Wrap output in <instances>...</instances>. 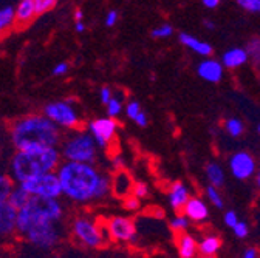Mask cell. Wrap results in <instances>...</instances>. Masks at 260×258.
<instances>
[{"instance_id": "6da1fadb", "label": "cell", "mask_w": 260, "mask_h": 258, "mask_svg": "<svg viewBox=\"0 0 260 258\" xmlns=\"http://www.w3.org/2000/svg\"><path fill=\"white\" fill-rule=\"evenodd\" d=\"M10 141L16 150L56 147L60 142V130L47 115H28L11 124Z\"/></svg>"}, {"instance_id": "7a4b0ae2", "label": "cell", "mask_w": 260, "mask_h": 258, "mask_svg": "<svg viewBox=\"0 0 260 258\" xmlns=\"http://www.w3.org/2000/svg\"><path fill=\"white\" fill-rule=\"evenodd\" d=\"M57 175L63 197L82 204L96 200V190L103 175L94 169L93 164L65 161L59 166Z\"/></svg>"}, {"instance_id": "3957f363", "label": "cell", "mask_w": 260, "mask_h": 258, "mask_svg": "<svg viewBox=\"0 0 260 258\" xmlns=\"http://www.w3.org/2000/svg\"><path fill=\"white\" fill-rule=\"evenodd\" d=\"M59 166L60 152L56 147L16 150L8 161V175L16 184H22L32 176L57 172Z\"/></svg>"}, {"instance_id": "277c9868", "label": "cell", "mask_w": 260, "mask_h": 258, "mask_svg": "<svg viewBox=\"0 0 260 258\" xmlns=\"http://www.w3.org/2000/svg\"><path fill=\"white\" fill-rule=\"evenodd\" d=\"M63 216L62 204L54 198L31 197L29 201L19 209L17 235L22 237L29 228L42 223H59Z\"/></svg>"}, {"instance_id": "5b68a950", "label": "cell", "mask_w": 260, "mask_h": 258, "mask_svg": "<svg viewBox=\"0 0 260 258\" xmlns=\"http://www.w3.org/2000/svg\"><path fill=\"white\" fill-rule=\"evenodd\" d=\"M72 234L81 246L88 249H100L109 238L106 226H100L87 216H79L73 221Z\"/></svg>"}, {"instance_id": "8992f818", "label": "cell", "mask_w": 260, "mask_h": 258, "mask_svg": "<svg viewBox=\"0 0 260 258\" xmlns=\"http://www.w3.org/2000/svg\"><path fill=\"white\" fill-rule=\"evenodd\" d=\"M60 153L65 161H76V163L93 164L96 161L98 144H96L93 135L79 133L76 136L69 138L62 144Z\"/></svg>"}, {"instance_id": "52a82bcc", "label": "cell", "mask_w": 260, "mask_h": 258, "mask_svg": "<svg viewBox=\"0 0 260 258\" xmlns=\"http://www.w3.org/2000/svg\"><path fill=\"white\" fill-rule=\"evenodd\" d=\"M31 197L39 198H60L62 197V186L57 172H50L44 175L32 176L20 184Z\"/></svg>"}, {"instance_id": "ba28073f", "label": "cell", "mask_w": 260, "mask_h": 258, "mask_svg": "<svg viewBox=\"0 0 260 258\" xmlns=\"http://www.w3.org/2000/svg\"><path fill=\"white\" fill-rule=\"evenodd\" d=\"M59 223H42L36 224L29 228L22 238L26 240L31 246H35L36 249L41 250H50L56 247L62 238L60 229H59Z\"/></svg>"}, {"instance_id": "9c48e42d", "label": "cell", "mask_w": 260, "mask_h": 258, "mask_svg": "<svg viewBox=\"0 0 260 258\" xmlns=\"http://www.w3.org/2000/svg\"><path fill=\"white\" fill-rule=\"evenodd\" d=\"M45 115L54 121L60 127H67V128H78L81 121L70 102L59 101V102H51L45 107Z\"/></svg>"}, {"instance_id": "30bf717a", "label": "cell", "mask_w": 260, "mask_h": 258, "mask_svg": "<svg viewBox=\"0 0 260 258\" xmlns=\"http://www.w3.org/2000/svg\"><path fill=\"white\" fill-rule=\"evenodd\" d=\"M109 238L116 243H127L132 241L137 235V226L135 221L125 218V216H113L106 224Z\"/></svg>"}, {"instance_id": "8fae6325", "label": "cell", "mask_w": 260, "mask_h": 258, "mask_svg": "<svg viewBox=\"0 0 260 258\" xmlns=\"http://www.w3.org/2000/svg\"><path fill=\"white\" fill-rule=\"evenodd\" d=\"M88 127L98 147L107 149L109 144L115 139V135L118 130V122L112 116H109V118H100V119L91 121Z\"/></svg>"}, {"instance_id": "7c38bea8", "label": "cell", "mask_w": 260, "mask_h": 258, "mask_svg": "<svg viewBox=\"0 0 260 258\" xmlns=\"http://www.w3.org/2000/svg\"><path fill=\"white\" fill-rule=\"evenodd\" d=\"M19 210L7 200L0 203V238H11L17 234Z\"/></svg>"}, {"instance_id": "4fadbf2b", "label": "cell", "mask_w": 260, "mask_h": 258, "mask_svg": "<svg viewBox=\"0 0 260 258\" xmlns=\"http://www.w3.org/2000/svg\"><path fill=\"white\" fill-rule=\"evenodd\" d=\"M230 169L237 179H248L255 172V161L248 152H237L230 158Z\"/></svg>"}, {"instance_id": "5bb4252c", "label": "cell", "mask_w": 260, "mask_h": 258, "mask_svg": "<svg viewBox=\"0 0 260 258\" xmlns=\"http://www.w3.org/2000/svg\"><path fill=\"white\" fill-rule=\"evenodd\" d=\"M134 186H135V182L125 169L115 170L113 178H112V193L116 198L124 200V198L130 197L132 195Z\"/></svg>"}, {"instance_id": "9a60e30c", "label": "cell", "mask_w": 260, "mask_h": 258, "mask_svg": "<svg viewBox=\"0 0 260 258\" xmlns=\"http://www.w3.org/2000/svg\"><path fill=\"white\" fill-rule=\"evenodd\" d=\"M38 16L35 0H20L16 7V26L25 28Z\"/></svg>"}, {"instance_id": "2e32d148", "label": "cell", "mask_w": 260, "mask_h": 258, "mask_svg": "<svg viewBox=\"0 0 260 258\" xmlns=\"http://www.w3.org/2000/svg\"><path fill=\"white\" fill-rule=\"evenodd\" d=\"M197 73L202 79L208 82H220L223 78V65L214 59H206L200 62V65L197 67Z\"/></svg>"}, {"instance_id": "e0dca14e", "label": "cell", "mask_w": 260, "mask_h": 258, "mask_svg": "<svg viewBox=\"0 0 260 258\" xmlns=\"http://www.w3.org/2000/svg\"><path fill=\"white\" fill-rule=\"evenodd\" d=\"M184 215L195 223H203L208 219V207L200 198H189V201L184 206Z\"/></svg>"}, {"instance_id": "ac0fdd59", "label": "cell", "mask_w": 260, "mask_h": 258, "mask_svg": "<svg viewBox=\"0 0 260 258\" xmlns=\"http://www.w3.org/2000/svg\"><path fill=\"white\" fill-rule=\"evenodd\" d=\"M189 201V192L183 182H174L169 192V204L174 210L180 212Z\"/></svg>"}, {"instance_id": "d6986e66", "label": "cell", "mask_w": 260, "mask_h": 258, "mask_svg": "<svg viewBox=\"0 0 260 258\" xmlns=\"http://www.w3.org/2000/svg\"><path fill=\"white\" fill-rule=\"evenodd\" d=\"M248 60V53L242 48H231L223 54V65L226 68L242 67Z\"/></svg>"}, {"instance_id": "ffe728a7", "label": "cell", "mask_w": 260, "mask_h": 258, "mask_svg": "<svg viewBox=\"0 0 260 258\" xmlns=\"http://www.w3.org/2000/svg\"><path fill=\"white\" fill-rule=\"evenodd\" d=\"M177 244H178V253L181 258H195V255L199 252L197 241H195V238L189 234L180 235Z\"/></svg>"}, {"instance_id": "44dd1931", "label": "cell", "mask_w": 260, "mask_h": 258, "mask_svg": "<svg viewBox=\"0 0 260 258\" xmlns=\"http://www.w3.org/2000/svg\"><path fill=\"white\" fill-rule=\"evenodd\" d=\"M180 42L183 45H186L187 48H190L192 51H195L197 54H202V56H211L212 54V47L206 42H202L199 41L197 38H193L190 34H180Z\"/></svg>"}, {"instance_id": "7402d4cb", "label": "cell", "mask_w": 260, "mask_h": 258, "mask_svg": "<svg viewBox=\"0 0 260 258\" xmlns=\"http://www.w3.org/2000/svg\"><path fill=\"white\" fill-rule=\"evenodd\" d=\"M13 26H16V8H0V34L8 33L10 29H13Z\"/></svg>"}, {"instance_id": "603a6c76", "label": "cell", "mask_w": 260, "mask_h": 258, "mask_svg": "<svg viewBox=\"0 0 260 258\" xmlns=\"http://www.w3.org/2000/svg\"><path fill=\"white\" fill-rule=\"evenodd\" d=\"M29 198H31V195L29 193L20 186V184H16L14 186V189L11 190V193H10V197H8V201L19 210V209H22L28 201H29Z\"/></svg>"}, {"instance_id": "cb8c5ba5", "label": "cell", "mask_w": 260, "mask_h": 258, "mask_svg": "<svg viewBox=\"0 0 260 258\" xmlns=\"http://www.w3.org/2000/svg\"><path fill=\"white\" fill-rule=\"evenodd\" d=\"M221 247V240L215 235H208L199 244V252L202 255H215Z\"/></svg>"}, {"instance_id": "d4e9b609", "label": "cell", "mask_w": 260, "mask_h": 258, "mask_svg": "<svg viewBox=\"0 0 260 258\" xmlns=\"http://www.w3.org/2000/svg\"><path fill=\"white\" fill-rule=\"evenodd\" d=\"M206 176H208L209 182H211L212 186H215V187H220V186H223V182H224V172H223V169H221L218 164H215V163H209V164L206 166Z\"/></svg>"}, {"instance_id": "484cf974", "label": "cell", "mask_w": 260, "mask_h": 258, "mask_svg": "<svg viewBox=\"0 0 260 258\" xmlns=\"http://www.w3.org/2000/svg\"><path fill=\"white\" fill-rule=\"evenodd\" d=\"M14 186H16V182L8 175V172L0 170V203L8 200V197H10L11 190L14 189Z\"/></svg>"}, {"instance_id": "4316f807", "label": "cell", "mask_w": 260, "mask_h": 258, "mask_svg": "<svg viewBox=\"0 0 260 258\" xmlns=\"http://www.w3.org/2000/svg\"><path fill=\"white\" fill-rule=\"evenodd\" d=\"M226 130L228 133H230L231 136L237 138L243 133V122L237 118H231L226 121Z\"/></svg>"}, {"instance_id": "83f0119b", "label": "cell", "mask_w": 260, "mask_h": 258, "mask_svg": "<svg viewBox=\"0 0 260 258\" xmlns=\"http://www.w3.org/2000/svg\"><path fill=\"white\" fill-rule=\"evenodd\" d=\"M110 192H112V179L109 176H104L103 175V178L100 181V186H98V190H96V200L106 198Z\"/></svg>"}, {"instance_id": "f1b7e54d", "label": "cell", "mask_w": 260, "mask_h": 258, "mask_svg": "<svg viewBox=\"0 0 260 258\" xmlns=\"http://www.w3.org/2000/svg\"><path fill=\"white\" fill-rule=\"evenodd\" d=\"M121 110H122L121 98H119V96H113V98L107 104V115L112 116V118H115V116H118L121 113Z\"/></svg>"}, {"instance_id": "f546056e", "label": "cell", "mask_w": 260, "mask_h": 258, "mask_svg": "<svg viewBox=\"0 0 260 258\" xmlns=\"http://www.w3.org/2000/svg\"><path fill=\"white\" fill-rule=\"evenodd\" d=\"M206 195H208L209 201H211L215 207H218V209H221V207H223L221 197H220V193H218V190H217V187H215V186H212V184H211V186L206 189Z\"/></svg>"}, {"instance_id": "4dcf8cb0", "label": "cell", "mask_w": 260, "mask_h": 258, "mask_svg": "<svg viewBox=\"0 0 260 258\" xmlns=\"http://www.w3.org/2000/svg\"><path fill=\"white\" fill-rule=\"evenodd\" d=\"M189 226V218L187 216H177L171 221V229L175 231V232H180V231H184Z\"/></svg>"}, {"instance_id": "1f68e13d", "label": "cell", "mask_w": 260, "mask_h": 258, "mask_svg": "<svg viewBox=\"0 0 260 258\" xmlns=\"http://www.w3.org/2000/svg\"><path fill=\"white\" fill-rule=\"evenodd\" d=\"M237 4H239L243 10L251 11V13L260 11V0H237Z\"/></svg>"}, {"instance_id": "d6a6232c", "label": "cell", "mask_w": 260, "mask_h": 258, "mask_svg": "<svg viewBox=\"0 0 260 258\" xmlns=\"http://www.w3.org/2000/svg\"><path fill=\"white\" fill-rule=\"evenodd\" d=\"M56 2H57V0H35L38 14H44V13L50 11L56 5Z\"/></svg>"}, {"instance_id": "836d02e7", "label": "cell", "mask_w": 260, "mask_h": 258, "mask_svg": "<svg viewBox=\"0 0 260 258\" xmlns=\"http://www.w3.org/2000/svg\"><path fill=\"white\" fill-rule=\"evenodd\" d=\"M172 26L171 25H162V26H158L152 31V36L156 38V39H162V38H169L172 34Z\"/></svg>"}, {"instance_id": "e575fe53", "label": "cell", "mask_w": 260, "mask_h": 258, "mask_svg": "<svg viewBox=\"0 0 260 258\" xmlns=\"http://www.w3.org/2000/svg\"><path fill=\"white\" fill-rule=\"evenodd\" d=\"M147 193H149V189H147L146 184H143V182H135L134 190H132V195H135L137 198L141 200V198L147 197Z\"/></svg>"}, {"instance_id": "d590c367", "label": "cell", "mask_w": 260, "mask_h": 258, "mask_svg": "<svg viewBox=\"0 0 260 258\" xmlns=\"http://www.w3.org/2000/svg\"><path fill=\"white\" fill-rule=\"evenodd\" d=\"M124 209H127V210H134V212L138 210V209H140V198H137L135 195L124 198Z\"/></svg>"}, {"instance_id": "8d00e7d4", "label": "cell", "mask_w": 260, "mask_h": 258, "mask_svg": "<svg viewBox=\"0 0 260 258\" xmlns=\"http://www.w3.org/2000/svg\"><path fill=\"white\" fill-rule=\"evenodd\" d=\"M234 234L239 237V238H245L246 235H248V232H249V229H248V224L246 223H243V221H237V224L234 226Z\"/></svg>"}, {"instance_id": "74e56055", "label": "cell", "mask_w": 260, "mask_h": 258, "mask_svg": "<svg viewBox=\"0 0 260 258\" xmlns=\"http://www.w3.org/2000/svg\"><path fill=\"white\" fill-rule=\"evenodd\" d=\"M125 112H127V116H128L130 119H135L137 115L141 112V107H140V104H138L137 101H132V102H130V104L127 105Z\"/></svg>"}, {"instance_id": "f35d334b", "label": "cell", "mask_w": 260, "mask_h": 258, "mask_svg": "<svg viewBox=\"0 0 260 258\" xmlns=\"http://www.w3.org/2000/svg\"><path fill=\"white\" fill-rule=\"evenodd\" d=\"M100 98H101V102L103 104H109V101L113 98V96H112V90L109 88V87H103L101 88V91H100Z\"/></svg>"}, {"instance_id": "ab89813d", "label": "cell", "mask_w": 260, "mask_h": 258, "mask_svg": "<svg viewBox=\"0 0 260 258\" xmlns=\"http://www.w3.org/2000/svg\"><path fill=\"white\" fill-rule=\"evenodd\" d=\"M237 221H239V218H237L236 212H233V210L226 212V215H224V223H226L228 226H230V228H234V226L237 224Z\"/></svg>"}, {"instance_id": "60d3db41", "label": "cell", "mask_w": 260, "mask_h": 258, "mask_svg": "<svg viewBox=\"0 0 260 258\" xmlns=\"http://www.w3.org/2000/svg\"><path fill=\"white\" fill-rule=\"evenodd\" d=\"M69 71V65L65 62H60V63H57V65L53 68V75L54 76H62V75H65Z\"/></svg>"}, {"instance_id": "b9f144b4", "label": "cell", "mask_w": 260, "mask_h": 258, "mask_svg": "<svg viewBox=\"0 0 260 258\" xmlns=\"http://www.w3.org/2000/svg\"><path fill=\"white\" fill-rule=\"evenodd\" d=\"M118 20V13L116 11H109L107 13V17H106V26H113Z\"/></svg>"}, {"instance_id": "7bdbcfd3", "label": "cell", "mask_w": 260, "mask_h": 258, "mask_svg": "<svg viewBox=\"0 0 260 258\" xmlns=\"http://www.w3.org/2000/svg\"><path fill=\"white\" fill-rule=\"evenodd\" d=\"M134 121H135L140 127H146V125H147V115L141 110V112L137 115V118H135Z\"/></svg>"}, {"instance_id": "ee69618b", "label": "cell", "mask_w": 260, "mask_h": 258, "mask_svg": "<svg viewBox=\"0 0 260 258\" xmlns=\"http://www.w3.org/2000/svg\"><path fill=\"white\" fill-rule=\"evenodd\" d=\"M202 2L206 8H215V7H218L220 0H202Z\"/></svg>"}, {"instance_id": "f6af8a7d", "label": "cell", "mask_w": 260, "mask_h": 258, "mask_svg": "<svg viewBox=\"0 0 260 258\" xmlns=\"http://www.w3.org/2000/svg\"><path fill=\"white\" fill-rule=\"evenodd\" d=\"M243 258H258V253H257V250L254 247H251L243 253Z\"/></svg>"}, {"instance_id": "bcb514c9", "label": "cell", "mask_w": 260, "mask_h": 258, "mask_svg": "<svg viewBox=\"0 0 260 258\" xmlns=\"http://www.w3.org/2000/svg\"><path fill=\"white\" fill-rule=\"evenodd\" d=\"M113 167H115V170L122 169V159L121 158H115L113 159Z\"/></svg>"}, {"instance_id": "7dc6e473", "label": "cell", "mask_w": 260, "mask_h": 258, "mask_svg": "<svg viewBox=\"0 0 260 258\" xmlns=\"http://www.w3.org/2000/svg\"><path fill=\"white\" fill-rule=\"evenodd\" d=\"M75 29L78 31V33H84V31H85V26H84L82 20H81V22H76V26H75Z\"/></svg>"}, {"instance_id": "c3c4849f", "label": "cell", "mask_w": 260, "mask_h": 258, "mask_svg": "<svg viewBox=\"0 0 260 258\" xmlns=\"http://www.w3.org/2000/svg\"><path fill=\"white\" fill-rule=\"evenodd\" d=\"M82 17H84L82 11H81V10H76V13H75V20H76V22H81Z\"/></svg>"}, {"instance_id": "681fc988", "label": "cell", "mask_w": 260, "mask_h": 258, "mask_svg": "<svg viewBox=\"0 0 260 258\" xmlns=\"http://www.w3.org/2000/svg\"><path fill=\"white\" fill-rule=\"evenodd\" d=\"M205 25H206V28H209V29H212V28H214V23H212V22H209V20H205Z\"/></svg>"}, {"instance_id": "f907efd6", "label": "cell", "mask_w": 260, "mask_h": 258, "mask_svg": "<svg viewBox=\"0 0 260 258\" xmlns=\"http://www.w3.org/2000/svg\"><path fill=\"white\" fill-rule=\"evenodd\" d=\"M200 258H215L214 255H203V256H200Z\"/></svg>"}, {"instance_id": "816d5d0a", "label": "cell", "mask_w": 260, "mask_h": 258, "mask_svg": "<svg viewBox=\"0 0 260 258\" xmlns=\"http://www.w3.org/2000/svg\"><path fill=\"white\" fill-rule=\"evenodd\" d=\"M257 184H258V187H260V173H258V176H257Z\"/></svg>"}, {"instance_id": "f5cc1de1", "label": "cell", "mask_w": 260, "mask_h": 258, "mask_svg": "<svg viewBox=\"0 0 260 258\" xmlns=\"http://www.w3.org/2000/svg\"><path fill=\"white\" fill-rule=\"evenodd\" d=\"M0 153H2V138H0Z\"/></svg>"}, {"instance_id": "db71d44e", "label": "cell", "mask_w": 260, "mask_h": 258, "mask_svg": "<svg viewBox=\"0 0 260 258\" xmlns=\"http://www.w3.org/2000/svg\"><path fill=\"white\" fill-rule=\"evenodd\" d=\"M257 130H258V133H260V125H258V128H257Z\"/></svg>"}, {"instance_id": "11a10c76", "label": "cell", "mask_w": 260, "mask_h": 258, "mask_svg": "<svg viewBox=\"0 0 260 258\" xmlns=\"http://www.w3.org/2000/svg\"><path fill=\"white\" fill-rule=\"evenodd\" d=\"M53 258H62V256H53Z\"/></svg>"}, {"instance_id": "9f6ffc18", "label": "cell", "mask_w": 260, "mask_h": 258, "mask_svg": "<svg viewBox=\"0 0 260 258\" xmlns=\"http://www.w3.org/2000/svg\"><path fill=\"white\" fill-rule=\"evenodd\" d=\"M0 39H2V34H0Z\"/></svg>"}]
</instances>
